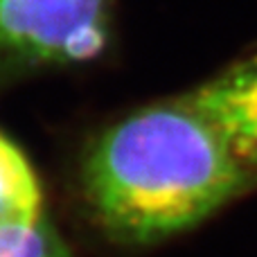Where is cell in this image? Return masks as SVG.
I'll return each mask as SVG.
<instances>
[{
  "label": "cell",
  "mask_w": 257,
  "mask_h": 257,
  "mask_svg": "<svg viewBox=\"0 0 257 257\" xmlns=\"http://www.w3.org/2000/svg\"><path fill=\"white\" fill-rule=\"evenodd\" d=\"M81 181L104 230L145 246L199 226L255 178L185 95L108 126L90 147Z\"/></svg>",
  "instance_id": "1"
},
{
  "label": "cell",
  "mask_w": 257,
  "mask_h": 257,
  "mask_svg": "<svg viewBox=\"0 0 257 257\" xmlns=\"http://www.w3.org/2000/svg\"><path fill=\"white\" fill-rule=\"evenodd\" d=\"M108 39V0H0V63L63 66L95 59Z\"/></svg>",
  "instance_id": "2"
},
{
  "label": "cell",
  "mask_w": 257,
  "mask_h": 257,
  "mask_svg": "<svg viewBox=\"0 0 257 257\" xmlns=\"http://www.w3.org/2000/svg\"><path fill=\"white\" fill-rule=\"evenodd\" d=\"M187 97L221 131L257 122V52L232 63Z\"/></svg>",
  "instance_id": "3"
},
{
  "label": "cell",
  "mask_w": 257,
  "mask_h": 257,
  "mask_svg": "<svg viewBox=\"0 0 257 257\" xmlns=\"http://www.w3.org/2000/svg\"><path fill=\"white\" fill-rule=\"evenodd\" d=\"M43 219V192L30 160L0 133V228Z\"/></svg>",
  "instance_id": "4"
},
{
  "label": "cell",
  "mask_w": 257,
  "mask_h": 257,
  "mask_svg": "<svg viewBox=\"0 0 257 257\" xmlns=\"http://www.w3.org/2000/svg\"><path fill=\"white\" fill-rule=\"evenodd\" d=\"M0 257H70L63 239L45 219L32 226L0 228Z\"/></svg>",
  "instance_id": "5"
}]
</instances>
